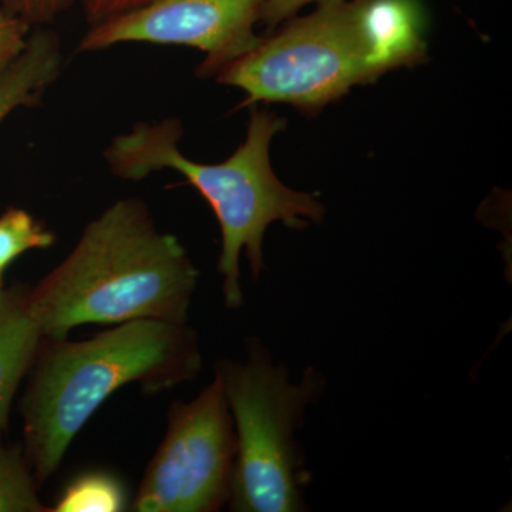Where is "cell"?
Listing matches in <instances>:
<instances>
[{
	"label": "cell",
	"mask_w": 512,
	"mask_h": 512,
	"mask_svg": "<svg viewBox=\"0 0 512 512\" xmlns=\"http://www.w3.org/2000/svg\"><path fill=\"white\" fill-rule=\"evenodd\" d=\"M293 16L225 66L218 83L247 94L241 107L285 103L315 117L356 86L427 60L417 0H325Z\"/></svg>",
	"instance_id": "obj_1"
},
{
	"label": "cell",
	"mask_w": 512,
	"mask_h": 512,
	"mask_svg": "<svg viewBox=\"0 0 512 512\" xmlns=\"http://www.w3.org/2000/svg\"><path fill=\"white\" fill-rule=\"evenodd\" d=\"M198 281L178 238L157 228L143 201L124 198L86 225L70 255L28 291V306L50 340L83 325L188 323Z\"/></svg>",
	"instance_id": "obj_2"
},
{
	"label": "cell",
	"mask_w": 512,
	"mask_h": 512,
	"mask_svg": "<svg viewBox=\"0 0 512 512\" xmlns=\"http://www.w3.org/2000/svg\"><path fill=\"white\" fill-rule=\"evenodd\" d=\"M200 338L188 323L137 319L82 342L43 340L22 410L25 453L37 485L56 473L90 417L128 384L160 393L200 375Z\"/></svg>",
	"instance_id": "obj_3"
},
{
	"label": "cell",
	"mask_w": 512,
	"mask_h": 512,
	"mask_svg": "<svg viewBox=\"0 0 512 512\" xmlns=\"http://www.w3.org/2000/svg\"><path fill=\"white\" fill-rule=\"evenodd\" d=\"M286 120L274 111L252 110L247 137L228 160L202 164L184 156L180 120L138 123L120 134L104 151L111 173L123 180L140 181L161 170H174L210 204L221 228L218 272L228 308L244 305L239 259L245 251L252 278L266 269L264 238L275 222L302 231L320 224L325 205L316 195L286 187L271 165L272 138L285 130Z\"/></svg>",
	"instance_id": "obj_4"
},
{
	"label": "cell",
	"mask_w": 512,
	"mask_h": 512,
	"mask_svg": "<svg viewBox=\"0 0 512 512\" xmlns=\"http://www.w3.org/2000/svg\"><path fill=\"white\" fill-rule=\"evenodd\" d=\"M247 352L245 362L224 359L215 366L237 434L229 511H305L311 474L296 431L325 393V376L308 367L293 383L288 367L275 365L258 339L248 340Z\"/></svg>",
	"instance_id": "obj_5"
},
{
	"label": "cell",
	"mask_w": 512,
	"mask_h": 512,
	"mask_svg": "<svg viewBox=\"0 0 512 512\" xmlns=\"http://www.w3.org/2000/svg\"><path fill=\"white\" fill-rule=\"evenodd\" d=\"M237 434L220 377L191 402H174L167 433L148 464L137 512H215L228 505Z\"/></svg>",
	"instance_id": "obj_6"
},
{
	"label": "cell",
	"mask_w": 512,
	"mask_h": 512,
	"mask_svg": "<svg viewBox=\"0 0 512 512\" xmlns=\"http://www.w3.org/2000/svg\"><path fill=\"white\" fill-rule=\"evenodd\" d=\"M266 0H150L146 5L90 26L80 52H100L121 43L188 46L205 53L197 76L215 77L261 42Z\"/></svg>",
	"instance_id": "obj_7"
},
{
	"label": "cell",
	"mask_w": 512,
	"mask_h": 512,
	"mask_svg": "<svg viewBox=\"0 0 512 512\" xmlns=\"http://www.w3.org/2000/svg\"><path fill=\"white\" fill-rule=\"evenodd\" d=\"M32 318L28 291L9 289L0 295V436L9 426L10 410L20 383L35 365L43 345Z\"/></svg>",
	"instance_id": "obj_8"
},
{
	"label": "cell",
	"mask_w": 512,
	"mask_h": 512,
	"mask_svg": "<svg viewBox=\"0 0 512 512\" xmlns=\"http://www.w3.org/2000/svg\"><path fill=\"white\" fill-rule=\"evenodd\" d=\"M59 36L46 26L32 30L25 49L0 73V124L13 111L37 106L62 73Z\"/></svg>",
	"instance_id": "obj_9"
},
{
	"label": "cell",
	"mask_w": 512,
	"mask_h": 512,
	"mask_svg": "<svg viewBox=\"0 0 512 512\" xmlns=\"http://www.w3.org/2000/svg\"><path fill=\"white\" fill-rule=\"evenodd\" d=\"M126 507L123 485L103 471L74 478L50 512H120Z\"/></svg>",
	"instance_id": "obj_10"
},
{
	"label": "cell",
	"mask_w": 512,
	"mask_h": 512,
	"mask_svg": "<svg viewBox=\"0 0 512 512\" xmlns=\"http://www.w3.org/2000/svg\"><path fill=\"white\" fill-rule=\"evenodd\" d=\"M37 490L23 450L0 444V512H49Z\"/></svg>",
	"instance_id": "obj_11"
},
{
	"label": "cell",
	"mask_w": 512,
	"mask_h": 512,
	"mask_svg": "<svg viewBox=\"0 0 512 512\" xmlns=\"http://www.w3.org/2000/svg\"><path fill=\"white\" fill-rule=\"evenodd\" d=\"M56 237L22 208H10L0 217V275L30 249H46Z\"/></svg>",
	"instance_id": "obj_12"
},
{
	"label": "cell",
	"mask_w": 512,
	"mask_h": 512,
	"mask_svg": "<svg viewBox=\"0 0 512 512\" xmlns=\"http://www.w3.org/2000/svg\"><path fill=\"white\" fill-rule=\"evenodd\" d=\"M80 0H0V8L25 20L32 28H43L73 8Z\"/></svg>",
	"instance_id": "obj_13"
},
{
	"label": "cell",
	"mask_w": 512,
	"mask_h": 512,
	"mask_svg": "<svg viewBox=\"0 0 512 512\" xmlns=\"http://www.w3.org/2000/svg\"><path fill=\"white\" fill-rule=\"evenodd\" d=\"M32 30L25 20L0 8V73L18 59Z\"/></svg>",
	"instance_id": "obj_14"
},
{
	"label": "cell",
	"mask_w": 512,
	"mask_h": 512,
	"mask_svg": "<svg viewBox=\"0 0 512 512\" xmlns=\"http://www.w3.org/2000/svg\"><path fill=\"white\" fill-rule=\"evenodd\" d=\"M150 0H80L90 26L140 8Z\"/></svg>",
	"instance_id": "obj_15"
},
{
	"label": "cell",
	"mask_w": 512,
	"mask_h": 512,
	"mask_svg": "<svg viewBox=\"0 0 512 512\" xmlns=\"http://www.w3.org/2000/svg\"><path fill=\"white\" fill-rule=\"evenodd\" d=\"M325 0H266L261 13V23L269 32H274L285 20L293 18L309 3H320Z\"/></svg>",
	"instance_id": "obj_16"
},
{
	"label": "cell",
	"mask_w": 512,
	"mask_h": 512,
	"mask_svg": "<svg viewBox=\"0 0 512 512\" xmlns=\"http://www.w3.org/2000/svg\"><path fill=\"white\" fill-rule=\"evenodd\" d=\"M0 289H2V284H0ZM0 295H2V291H0Z\"/></svg>",
	"instance_id": "obj_17"
}]
</instances>
